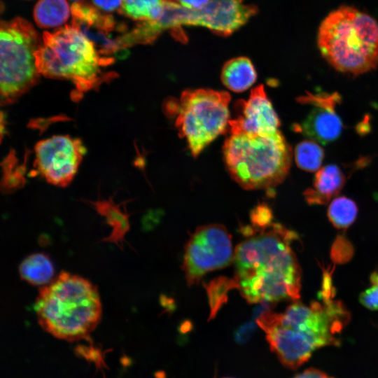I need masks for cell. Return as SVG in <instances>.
<instances>
[{"label": "cell", "instance_id": "1", "mask_svg": "<svg viewBox=\"0 0 378 378\" xmlns=\"http://www.w3.org/2000/svg\"><path fill=\"white\" fill-rule=\"evenodd\" d=\"M297 238L295 232L272 223L237 245L234 279L248 303L300 298L301 270L290 246Z\"/></svg>", "mask_w": 378, "mask_h": 378}, {"label": "cell", "instance_id": "2", "mask_svg": "<svg viewBox=\"0 0 378 378\" xmlns=\"http://www.w3.org/2000/svg\"><path fill=\"white\" fill-rule=\"evenodd\" d=\"M34 309L44 330L69 342L88 338L102 317L97 286L64 271L39 288Z\"/></svg>", "mask_w": 378, "mask_h": 378}, {"label": "cell", "instance_id": "3", "mask_svg": "<svg viewBox=\"0 0 378 378\" xmlns=\"http://www.w3.org/2000/svg\"><path fill=\"white\" fill-rule=\"evenodd\" d=\"M35 57L40 75L70 80L78 99L112 78L104 69L112 64L113 58L102 56L94 43L73 25L43 32Z\"/></svg>", "mask_w": 378, "mask_h": 378}, {"label": "cell", "instance_id": "4", "mask_svg": "<svg viewBox=\"0 0 378 378\" xmlns=\"http://www.w3.org/2000/svg\"><path fill=\"white\" fill-rule=\"evenodd\" d=\"M317 45L336 70L353 75L368 72L378 65V24L354 7L341 6L321 22Z\"/></svg>", "mask_w": 378, "mask_h": 378}, {"label": "cell", "instance_id": "5", "mask_svg": "<svg viewBox=\"0 0 378 378\" xmlns=\"http://www.w3.org/2000/svg\"><path fill=\"white\" fill-rule=\"evenodd\" d=\"M231 177L246 190L270 189L288 174L292 150L280 131L270 134L230 133L223 145Z\"/></svg>", "mask_w": 378, "mask_h": 378}, {"label": "cell", "instance_id": "6", "mask_svg": "<svg viewBox=\"0 0 378 378\" xmlns=\"http://www.w3.org/2000/svg\"><path fill=\"white\" fill-rule=\"evenodd\" d=\"M230 95L227 92L209 89L187 90L179 101H168V114L176 115L175 126L179 136L184 138L192 156L197 157L204 148L229 126L228 104Z\"/></svg>", "mask_w": 378, "mask_h": 378}, {"label": "cell", "instance_id": "7", "mask_svg": "<svg viewBox=\"0 0 378 378\" xmlns=\"http://www.w3.org/2000/svg\"><path fill=\"white\" fill-rule=\"evenodd\" d=\"M41 41L32 24L21 18L2 22L0 29V91L2 106L13 104L36 83L35 52Z\"/></svg>", "mask_w": 378, "mask_h": 378}, {"label": "cell", "instance_id": "8", "mask_svg": "<svg viewBox=\"0 0 378 378\" xmlns=\"http://www.w3.org/2000/svg\"><path fill=\"white\" fill-rule=\"evenodd\" d=\"M271 351L281 364L295 370L307 362L317 349L328 346L321 337L284 316L268 312L258 319Z\"/></svg>", "mask_w": 378, "mask_h": 378}, {"label": "cell", "instance_id": "9", "mask_svg": "<svg viewBox=\"0 0 378 378\" xmlns=\"http://www.w3.org/2000/svg\"><path fill=\"white\" fill-rule=\"evenodd\" d=\"M234 259L232 237L222 225L200 226L185 247L183 270L189 286L205 274L227 266Z\"/></svg>", "mask_w": 378, "mask_h": 378}, {"label": "cell", "instance_id": "10", "mask_svg": "<svg viewBox=\"0 0 378 378\" xmlns=\"http://www.w3.org/2000/svg\"><path fill=\"white\" fill-rule=\"evenodd\" d=\"M85 153L79 139L52 136L35 145L34 167L48 183L66 187L76 176Z\"/></svg>", "mask_w": 378, "mask_h": 378}, {"label": "cell", "instance_id": "11", "mask_svg": "<svg viewBox=\"0 0 378 378\" xmlns=\"http://www.w3.org/2000/svg\"><path fill=\"white\" fill-rule=\"evenodd\" d=\"M245 0H211L199 10L180 7L178 23L182 26H201L220 36H229L254 16L258 8Z\"/></svg>", "mask_w": 378, "mask_h": 378}, {"label": "cell", "instance_id": "12", "mask_svg": "<svg viewBox=\"0 0 378 378\" xmlns=\"http://www.w3.org/2000/svg\"><path fill=\"white\" fill-rule=\"evenodd\" d=\"M72 25L79 29L104 57H113L125 51L122 37L126 33L111 15L85 2H75L71 7Z\"/></svg>", "mask_w": 378, "mask_h": 378}, {"label": "cell", "instance_id": "13", "mask_svg": "<svg viewBox=\"0 0 378 378\" xmlns=\"http://www.w3.org/2000/svg\"><path fill=\"white\" fill-rule=\"evenodd\" d=\"M234 109L235 117L229 120L230 133L270 134L277 132L280 126L262 85L254 88L247 100H237Z\"/></svg>", "mask_w": 378, "mask_h": 378}, {"label": "cell", "instance_id": "14", "mask_svg": "<svg viewBox=\"0 0 378 378\" xmlns=\"http://www.w3.org/2000/svg\"><path fill=\"white\" fill-rule=\"evenodd\" d=\"M294 130L314 141L326 144L340 136L342 122L335 108L315 106L302 123L297 124Z\"/></svg>", "mask_w": 378, "mask_h": 378}, {"label": "cell", "instance_id": "15", "mask_svg": "<svg viewBox=\"0 0 378 378\" xmlns=\"http://www.w3.org/2000/svg\"><path fill=\"white\" fill-rule=\"evenodd\" d=\"M345 176L335 164H328L316 173L313 188L307 189L303 195L309 204H326L336 196L345 183Z\"/></svg>", "mask_w": 378, "mask_h": 378}, {"label": "cell", "instance_id": "16", "mask_svg": "<svg viewBox=\"0 0 378 378\" xmlns=\"http://www.w3.org/2000/svg\"><path fill=\"white\" fill-rule=\"evenodd\" d=\"M96 211L106 218L107 224L111 227L110 234L103 238L101 241L115 244L122 250L123 242L127 232L130 230V214L120 206L124 204H115L113 199L98 200L89 202Z\"/></svg>", "mask_w": 378, "mask_h": 378}, {"label": "cell", "instance_id": "17", "mask_svg": "<svg viewBox=\"0 0 378 378\" xmlns=\"http://www.w3.org/2000/svg\"><path fill=\"white\" fill-rule=\"evenodd\" d=\"M220 78L227 88L240 92L249 88L255 82L257 74L250 59L237 57L225 63Z\"/></svg>", "mask_w": 378, "mask_h": 378}, {"label": "cell", "instance_id": "18", "mask_svg": "<svg viewBox=\"0 0 378 378\" xmlns=\"http://www.w3.org/2000/svg\"><path fill=\"white\" fill-rule=\"evenodd\" d=\"M20 278L34 286H45L54 276L50 258L43 253H35L25 258L19 266Z\"/></svg>", "mask_w": 378, "mask_h": 378}, {"label": "cell", "instance_id": "19", "mask_svg": "<svg viewBox=\"0 0 378 378\" xmlns=\"http://www.w3.org/2000/svg\"><path fill=\"white\" fill-rule=\"evenodd\" d=\"M71 13L66 0H39L34 9V18L41 28H54L64 24Z\"/></svg>", "mask_w": 378, "mask_h": 378}, {"label": "cell", "instance_id": "20", "mask_svg": "<svg viewBox=\"0 0 378 378\" xmlns=\"http://www.w3.org/2000/svg\"><path fill=\"white\" fill-rule=\"evenodd\" d=\"M165 0H122L120 12L140 22L154 21L160 18Z\"/></svg>", "mask_w": 378, "mask_h": 378}, {"label": "cell", "instance_id": "21", "mask_svg": "<svg viewBox=\"0 0 378 378\" xmlns=\"http://www.w3.org/2000/svg\"><path fill=\"white\" fill-rule=\"evenodd\" d=\"M358 214L356 204L344 196L335 198L328 209L330 223L337 229H346L356 220Z\"/></svg>", "mask_w": 378, "mask_h": 378}, {"label": "cell", "instance_id": "22", "mask_svg": "<svg viewBox=\"0 0 378 378\" xmlns=\"http://www.w3.org/2000/svg\"><path fill=\"white\" fill-rule=\"evenodd\" d=\"M324 158L323 148L314 141L305 140L297 145L295 160L300 169L313 172L318 169Z\"/></svg>", "mask_w": 378, "mask_h": 378}, {"label": "cell", "instance_id": "23", "mask_svg": "<svg viewBox=\"0 0 378 378\" xmlns=\"http://www.w3.org/2000/svg\"><path fill=\"white\" fill-rule=\"evenodd\" d=\"M237 288L234 279L220 277L211 281L206 286V291L210 305V318H214L219 309L226 302L230 290Z\"/></svg>", "mask_w": 378, "mask_h": 378}, {"label": "cell", "instance_id": "24", "mask_svg": "<svg viewBox=\"0 0 378 378\" xmlns=\"http://www.w3.org/2000/svg\"><path fill=\"white\" fill-rule=\"evenodd\" d=\"M354 247L343 234L337 235L330 250V258L336 264L347 262L353 256Z\"/></svg>", "mask_w": 378, "mask_h": 378}, {"label": "cell", "instance_id": "25", "mask_svg": "<svg viewBox=\"0 0 378 378\" xmlns=\"http://www.w3.org/2000/svg\"><path fill=\"white\" fill-rule=\"evenodd\" d=\"M298 102L302 104H312L314 106L328 107L335 108L336 105L341 102V97L337 92L332 94H312L307 93V95L299 97Z\"/></svg>", "mask_w": 378, "mask_h": 378}, {"label": "cell", "instance_id": "26", "mask_svg": "<svg viewBox=\"0 0 378 378\" xmlns=\"http://www.w3.org/2000/svg\"><path fill=\"white\" fill-rule=\"evenodd\" d=\"M371 286L360 293V302L371 310H378V271L370 276Z\"/></svg>", "mask_w": 378, "mask_h": 378}, {"label": "cell", "instance_id": "27", "mask_svg": "<svg viewBox=\"0 0 378 378\" xmlns=\"http://www.w3.org/2000/svg\"><path fill=\"white\" fill-rule=\"evenodd\" d=\"M271 209L265 204H259L251 213V220L255 230H261L271 225L272 220Z\"/></svg>", "mask_w": 378, "mask_h": 378}, {"label": "cell", "instance_id": "28", "mask_svg": "<svg viewBox=\"0 0 378 378\" xmlns=\"http://www.w3.org/2000/svg\"><path fill=\"white\" fill-rule=\"evenodd\" d=\"M255 326L256 324L253 321H248L240 326L235 331V340L239 343L246 342L251 337Z\"/></svg>", "mask_w": 378, "mask_h": 378}, {"label": "cell", "instance_id": "29", "mask_svg": "<svg viewBox=\"0 0 378 378\" xmlns=\"http://www.w3.org/2000/svg\"><path fill=\"white\" fill-rule=\"evenodd\" d=\"M94 5L99 9L111 12L120 8L122 0H92Z\"/></svg>", "mask_w": 378, "mask_h": 378}, {"label": "cell", "instance_id": "30", "mask_svg": "<svg viewBox=\"0 0 378 378\" xmlns=\"http://www.w3.org/2000/svg\"><path fill=\"white\" fill-rule=\"evenodd\" d=\"M180 6L189 10H199L205 6L211 0H169Z\"/></svg>", "mask_w": 378, "mask_h": 378}, {"label": "cell", "instance_id": "31", "mask_svg": "<svg viewBox=\"0 0 378 378\" xmlns=\"http://www.w3.org/2000/svg\"><path fill=\"white\" fill-rule=\"evenodd\" d=\"M329 377L323 371L315 369L309 368L302 372L297 374L293 378H328Z\"/></svg>", "mask_w": 378, "mask_h": 378}, {"label": "cell", "instance_id": "32", "mask_svg": "<svg viewBox=\"0 0 378 378\" xmlns=\"http://www.w3.org/2000/svg\"><path fill=\"white\" fill-rule=\"evenodd\" d=\"M223 378H232V377H223Z\"/></svg>", "mask_w": 378, "mask_h": 378}, {"label": "cell", "instance_id": "33", "mask_svg": "<svg viewBox=\"0 0 378 378\" xmlns=\"http://www.w3.org/2000/svg\"><path fill=\"white\" fill-rule=\"evenodd\" d=\"M328 378H333V377H329Z\"/></svg>", "mask_w": 378, "mask_h": 378}, {"label": "cell", "instance_id": "34", "mask_svg": "<svg viewBox=\"0 0 378 378\" xmlns=\"http://www.w3.org/2000/svg\"><path fill=\"white\" fill-rule=\"evenodd\" d=\"M74 1H80V0H74Z\"/></svg>", "mask_w": 378, "mask_h": 378}]
</instances>
